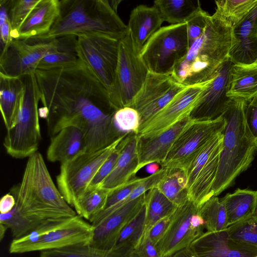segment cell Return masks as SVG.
I'll use <instances>...</instances> for the list:
<instances>
[{"mask_svg":"<svg viewBox=\"0 0 257 257\" xmlns=\"http://www.w3.org/2000/svg\"><path fill=\"white\" fill-rule=\"evenodd\" d=\"M42 110L52 137L61 129L77 127L82 133L84 151L95 152L126 133L113 120L115 110L106 88L80 60L74 65L35 73Z\"/></svg>","mask_w":257,"mask_h":257,"instance_id":"cell-1","label":"cell"},{"mask_svg":"<svg viewBox=\"0 0 257 257\" xmlns=\"http://www.w3.org/2000/svg\"><path fill=\"white\" fill-rule=\"evenodd\" d=\"M10 193L19 211L31 219L71 218L77 215L55 186L41 154L28 157L20 183Z\"/></svg>","mask_w":257,"mask_h":257,"instance_id":"cell-2","label":"cell"},{"mask_svg":"<svg viewBox=\"0 0 257 257\" xmlns=\"http://www.w3.org/2000/svg\"><path fill=\"white\" fill-rule=\"evenodd\" d=\"M246 103L243 99L232 98L222 115L226 124L213 187L214 196L229 187L237 176L248 168L257 151V141L246 121Z\"/></svg>","mask_w":257,"mask_h":257,"instance_id":"cell-3","label":"cell"},{"mask_svg":"<svg viewBox=\"0 0 257 257\" xmlns=\"http://www.w3.org/2000/svg\"><path fill=\"white\" fill-rule=\"evenodd\" d=\"M232 29L213 14L202 34L190 46L172 76L178 82L191 86L213 79L228 58Z\"/></svg>","mask_w":257,"mask_h":257,"instance_id":"cell-4","label":"cell"},{"mask_svg":"<svg viewBox=\"0 0 257 257\" xmlns=\"http://www.w3.org/2000/svg\"><path fill=\"white\" fill-rule=\"evenodd\" d=\"M87 33H101L120 40L127 35L128 28L108 0H61L59 16L50 31L35 39Z\"/></svg>","mask_w":257,"mask_h":257,"instance_id":"cell-5","label":"cell"},{"mask_svg":"<svg viewBox=\"0 0 257 257\" xmlns=\"http://www.w3.org/2000/svg\"><path fill=\"white\" fill-rule=\"evenodd\" d=\"M23 90L13 126L7 130L4 146L16 159L29 157L38 152L41 139L38 104L41 94L35 74L21 77Z\"/></svg>","mask_w":257,"mask_h":257,"instance_id":"cell-6","label":"cell"},{"mask_svg":"<svg viewBox=\"0 0 257 257\" xmlns=\"http://www.w3.org/2000/svg\"><path fill=\"white\" fill-rule=\"evenodd\" d=\"M186 23L162 27L147 41L140 56L149 72L172 75L189 50Z\"/></svg>","mask_w":257,"mask_h":257,"instance_id":"cell-7","label":"cell"},{"mask_svg":"<svg viewBox=\"0 0 257 257\" xmlns=\"http://www.w3.org/2000/svg\"><path fill=\"white\" fill-rule=\"evenodd\" d=\"M128 133L104 148L92 152L83 151L61 163L58 188L71 207L74 208L99 168Z\"/></svg>","mask_w":257,"mask_h":257,"instance_id":"cell-8","label":"cell"},{"mask_svg":"<svg viewBox=\"0 0 257 257\" xmlns=\"http://www.w3.org/2000/svg\"><path fill=\"white\" fill-rule=\"evenodd\" d=\"M119 45V40L101 33L77 36L76 51L79 59L106 88L109 98L115 83Z\"/></svg>","mask_w":257,"mask_h":257,"instance_id":"cell-9","label":"cell"},{"mask_svg":"<svg viewBox=\"0 0 257 257\" xmlns=\"http://www.w3.org/2000/svg\"><path fill=\"white\" fill-rule=\"evenodd\" d=\"M149 72L140 54L135 49L128 31L127 35L119 40L115 83L110 98L114 110L130 105Z\"/></svg>","mask_w":257,"mask_h":257,"instance_id":"cell-10","label":"cell"},{"mask_svg":"<svg viewBox=\"0 0 257 257\" xmlns=\"http://www.w3.org/2000/svg\"><path fill=\"white\" fill-rule=\"evenodd\" d=\"M223 142V132L214 136L205 144L184 171L189 199L199 209L214 196L213 187L217 175Z\"/></svg>","mask_w":257,"mask_h":257,"instance_id":"cell-11","label":"cell"},{"mask_svg":"<svg viewBox=\"0 0 257 257\" xmlns=\"http://www.w3.org/2000/svg\"><path fill=\"white\" fill-rule=\"evenodd\" d=\"M226 121L222 115L208 121H192L172 146L162 168L185 171L205 144L214 136L223 132Z\"/></svg>","mask_w":257,"mask_h":257,"instance_id":"cell-12","label":"cell"},{"mask_svg":"<svg viewBox=\"0 0 257 257\" xmlns=\"http://www.w3.org/2000/svg\"><path fill=\"white\" fill-rule=\"evenodd\" d=\"M58 49L57 38H13L1 51L0 74L14 77L35 74L40 60Z\"/></svg>","mask_w":257,"mask_h":257,"instance_id":"cell-13","label":"cell"},{"mask_svg":"<svg viewBox=\"0 0 257 257\" xmlns=\"http://www.w3.org/2000/svg\"><path fill=\"white\" fill-rule=\"evenodd\" d=\"M187 86L177 82L171 75L149 72L142 88L129 106L139 112L140 126L160 111Z\"/></svg>","mask_w":257,"mask_h":257,"instance_id":"cell-14","label":"cell"},{"mask_svg":"<svg viewBox=\"0 0 257 257\" xmlns=\"http://www.w3.org/2000/svg\"><path fill=\"white\" fill-rule=\"evenodd\" d=\"M214 78L204 83L188 86L160 111L141 125L137 135L151 137L159 135L189 116L200 94Z\"/></svg>","mask_w":257,"mask_h":257,"instance_id":"cell-15","label":"cell"},{"mask_svg":"<svg viewBox=\"0 0 257 257\" xmlns=\"http://www.w3.org/2000/svg\"><path fill=\"white\" fill-rule=\"evenodd\" d=\"M234 64L228 58L218 69L212 81L203 91L189 117L193 121H208L221 116L232 98L227 96Z\"/></svg>","mask_w":257,"mask_h":257,"instance_id":"cell-16","label":"cell"},{"mask_svg":"<svg viewBox=\"0 0 257 257\" xmlns=\"http://www.w3.org/2000/svg\"><path fill=\"white\" fill-rule=\"evenodd\" d=\"M199 209L190 199L177 207L166 232L155 245L160 257H169L186 248L204 233L190 224L191 216Z\"/></svg>","mask_w":257,"mask_h":257,"instance_id":"cell-17","label":"cell"},{"mask_svg":"<svg viewBox=\"0 0 257 257\" xmlns=\"http://www.w3.org/2000/svg\"><path fill=\"white\" fill-rule=\"evenodd\" d=\"M186 249L192 257H257V247L233 240L227 228L207 231Z\"/></svg>","mask_w":257,"mask_h":257,"instance_id":"cell-18","label":"cell"},{"mask_svg":"<svg viewBox=\"0 0 257 257\" xmlns=\"http://www.w3.org/2000/svg\"><path fill=\"white\" fill-rule=\"evenodd\" d=\"M93 226L77 215L63 225L53 229L26 247L22 253L57 249L91 242Z\"/></svg>","mask_w":257,"mask_h":257,"instance_id":"cell-19","label":"cell"},{"mask_svg":"<svg viewBox=\"0 0 257 257\" xmlns=\"http://www.w3.org/2000/svg\"><path fill=\"white\" fill-rule=\"evenodd\" d=\"M146 193L115 210L93 226L90 245L98 249L111 250L121 230L145 204Z\"/></svg>","mask_w":257,"mask_h":257,"instance_id":"cell-20","label":"cell"},{"mask_svg":"<svg viewBox=\"0 0 257 257\" xmlns=\"http://www.w3.org/2000/svg\"><path fill=\"white\" fill-rule=\"evenodd\" d=\"M192 121L187 116L159 135L151 137L138 136L137 172L152 163L162 164L175 141Z\"/></svg>","mask_w":257,"mask_h":257,"instance_id":"cell-21","label":"cell"},{"mask_svg":"<svg viewBox=\"0 0 257 257\" xmlns=\"http://www.w3.org/2000/svg\"><path fill=\"white\" fill-rule=\"evenodd\" d=\"M228 58L234 65L247 66L257 60V5L232 29Z\"/></svg>","mask_w":257,"mask_h":257,"instance_id":"cell-22","label":"cell"},{"mask_svg":"<svg viewBox=\"0 0 257 257\" xmlns=\"http://www.w3.org/2000/svg\"><path fill=\"white\" fill-rule=\"evenodd\" d=\"M59 11V0H40L20 28L16 38L35 39L45 35L50 31Z\"/></svg>","mask_w":257,"mask_h":257,"instance_id":"cell-23","label":"cell"},{"mask_svg":"<svg viewBox=\"0 0 257 257\" xmlns=\"http://www.w3.org/2000/svg\"><path fill=\"white\" fill-rule=\"evenodd\" d=\"M137 142V134L130 133L115 165L99 187L110 191L135 177L139 165Z\"/></svg>","mask_w":257,"mask_h":257,"instance_id":"cell-24","label":"cell"},{"mask_svg":"<svg viewBox=\"0 0 257 257\" xmlns=\"http://www.w3.org/2000/svg\"><path fill=\"white\" fill-rule=\"evenodd\" d=\"M163 22L159 12L154 6L139 5L131 11L127 26L138 52L140 54L148 39L162 27Z\"/></svg>","mask_w":257,"mask_h":257,"instance_id":"cell-25","label":"cell"},{"mask_svg":"<svg viewBox=\"0 0 257 257\" xmlns=\"http://www.w3.org/2000/svg\"><path fill=\"white\" fill-rule=\"evenodd\" d=\"M84 151L82 133L77 127L68 126L61 129L51 139L47 151V159L50 162L67 161Z\"/></svg>","mask_w":257,"mask_h":257,"instance_id":"cell-26","label":"cell"},{"mask_svg":"<svg viewBox=\"0 0 257 257\" xmlns=\"http://www.w3.org/2000/svg\"><path fill=\"white\" fill-rule=\"evenodd\" d=\"M227 217L228 226L252 215L257 209V191L237 189L221 200Z\"/></svg>","mask_w":257,"mask_h":257,"instance_id":"cell-27","label":"cell"},{"mask_svg":"<svg viewBox=\"0 0 257 257\" xmlns=\"http://www.w3.org/2000/svg\"><path fill=\"white\" fill-rule=\"evenodd\" d=\"M0 107L7 130L14 125L23 90L22 77L0 74Z\"/></svg>","mask_w":257,"mask_h":257,"instance_id":"cell-28","label":"cell"},{"mask_svg":"<svg viewBox=\"0 0 257 257\" xmlns=\"http://www.w3.org/2000/svg\"><path fill=\"white\" fill-rule=\"evenodd\" d=\"M145 205V225L140 243L147 239L150 230L157 221L172 215L178 207L156 187L146 193Z\"/></svg>","mask_w":257,"mask_h":257,"instance_id":"cell-29","label":"cell"},{"mask_svg":"<svg viewBox=\"0 0 257 257\" xmlns=\"http://www.w3.org/2000/svg\"><path fill=\"white\" fill-rule=\"evenodd\" d=\"M145 203L139 213L123 228L111 250L116 253L132 255L140 243L145 225Z\"/></svg>","mask_w":257,"mask_h":257,"instance_id":"cell-30","label":"cell"},{"mask_svg":"<svg viewBox=\"0 0 257 257\" xmlns=\"http://www.w3.org/2000/svg\"><path fill=\"white\" fill-rule=\"evenodd\" d=\"M257 95V68L234 65L227 96L248 101Z\"/></svg>","mask_w":257,"mask_h":257,"instance_id":"cell-31","label":"cell"},{"mask_svg":"<svg viewBox=\"0 0 257 257\" xmlns=\"http://www.w3.org/2000/svg\"><path fill=\"white\" fill-rule=\"evenodd\" d=\"M154 6L170 25L186 23L201 8L200 1L195 0H156Z\"/></svg>","mask_w":257,"mask_h":257,"instance_id":"cell-32","label":"cell"},{"mask_svg":"<svg viewBox=\"0 0 257 257\" xmlns=\"http://www.w3.org/2000/svg\"><path fill=\"white\" fill-rule=\"evenodd\" d=\"M167 169L166 175L155 187L178 207L189 199L185 173L178 169Z\"/></svg>","mask_w":257,"mask_h":257,"instance_id":"cell-33","label":"cell"},{"mask_svg":"<svg viewBox=\"0 0 257 257\" xmlns=\"http://www.w3.org/2000/svg\"><path fill=\"white\" fill-rule=\"evenodd\" d=\"M215 3L216 7L213 15L233 29L257 5V0H219Z\"/></svg>","mask_w":257,"mask_h":257,"instance_id":"cell-34","label":"cell"},{"mask_svg":"<svg viewBox=\"0 0 257 257\" xmlns=\"http://www.w3.org/2000/svg\"><path fill=\"white\" fill-rule=\"evenodd\" d=\"M109 193L100 187H87L74 207L77 214L90 221L104 209Z\"/></svg>","mask_w":257,"mask_h":257,"instance_id":"cell-35","label":"cell"},{"mask_svg":"<svg viewBox=\"0 0 257 257\" xmlns=\"http://www.w3.org/2000/svg\"><path fill=\"white\" fill-rule=\"evenodd\" d=\"M199 213L208 231H219L228 227L225 207L217 196L212 197L204 203L199 208Z\"/></svg>","mask_w":257,"mask_h":257,"instance_id":"cell-36","label":"cell"},{"mask_svg":"<svg viewBox=\"0 0 257 257\" xmlns=\"http://www.w3.org/2000/svg\"><path fill=\"white\" fill-rule=\"evenodd\" d=\"M39 257H132L104 250L89 244H80L60 248L41 251Z\"/></svg>","mask_w":257,"mask_h":257,"instance_id":"cell-37","label":"cell"},{"mask_svg":"<svg viewBox=\"0 0 257 257\" xmlns=\"http://www.w3.org/2000/svg\"><path fill=\"white\" fill-rule=\"evenodd\" d=\"M43 221L36 220L22 214L16 205L9 212L0 214V223L11 230L14 239L27 235Z\"/></svg>","mask_w":257,"mask_h":257,"instance_id":"cell-38","label":"cell"},{"mask_svg":"<svg viewBox=\"0 0 257 257\" xmlns=\"http://www.w3.org/2000/svg\"><path fill=\"white\" fill-rule=\"evenodd\" d=\"M166 172L167 169L161 168L156 173L146 177L144 181L137 187L126 198L109 208L100 211L89 221L90 223L93 226L96 225L115 210L138 198L150 189L155 187L166 175Z\"/></svg>","mask_w":257,"mask_h":257,"instance_id":"cell-39","label":"cell"},{"mask_svg":"<svg viewBox=\"0 0 257 257\" xmlns=\"http://www.w3.org/2000/svg\"><path fill=\"white\" fill-rule=\"evenodd\" d=\"M227 229L229 236L233 240L257 247V209L250 216Z\"/></svg>","mask_w":257,"mask_h":257,"instance_id":"cell-40","label":"cell"},{"mask_svg":"<svg viewBox=\"0 0 257 257\" xmlns=\"http://www.w3.org/2000/svg\"><path fill=\"white\" fill-rule=\"evenodd\" d=\"M40 0H9L8 8L11 36L16 38L18 32Z\"/></svg>","mask_w":257,"mask_h":257,"instance_id":"cell-41","label":"cell"},{"mask_svg":"<svg viewBox=\"0 0 257 257\" xmlns=\"http://www.w3.org/2000/svg\"><path fill=\"white\" fill-rule=\"evenodd\" d=\"M79 60L76 52L58 47L57 51L47 54L40 60L37 69L66 67L75 64Z\"/></svg>","mask_w":257,"mask_h":257,"instance_id":"cell-42","label":"cell"},{"mask_svg":"<svg viewBox=\"0 0 257 257\" xmlns=\"http://www.w3.org/2000/svg\"><path fill=\"white\" fill-rule=\"evenodd\" d=\"M113 120L117 128L123 133L138 134L141 120L139 112L130 106H125L114 112Z\"/></svg>","mask_w":257,"mask_h":257,"instance_id":"cell-43","label":"cell"},{"mask_svg":"<svg viewBox=\"0 0 257 257\" xmlns=\"http://www.w3.org/2000/svg\"><path fill=\"white\" fill-rule=\"evenodd\" d=\"M210 17L211 15L201 8L186 22L189 47L202 34Z\"/></svg>","mask_w":257,"mask_h":257,"instance_id":"cell-44","label":"cell"},{"mask_svg":"<svg viewBox=\"0 0 257 257\" xmlns=\"http://www.w3.org/2000/svg\"><path fill=\"white\" fill-rule=\"evenodd\" d=\"M130 133H128V134ZM120 142L118 146L104 162L93 177L87 187L98 188L105 178L109 174L115 165L120 154L125 145L126 137Z\"/></svg>","mask_w":257,"mask_h":257,"instance_id":"cell-45","label":"cell"},{"mask_svg":"<svg viewBox=\"0 0 257 257\" xmlns=\"http://www.w3.org/2000/svg\"><path fill=\"white\" fill-rule=\"evenodd\" d=\"M145 178H133L125 184L109 191L104 209L105 210L126 198L145 180Z\"/></svg>","mask_w":257,"mask_h":257,"instance_id":"cell-46","label":"cell"},{"mask_svg":"<svg viewBox=\"0 0 257 257\" xmlns=\"http://www.w3.org/2000/svg\"><path fill=\"white\" fill-rule=\"evenodd\" d=\"M245 111L246 123L257 141V95L246 101Z\"/></svg>","mask_w":257,"mask_h":257,"instance_id":"cell-47","label":"cell"},{"mask_svg":"<svg viewBox=\"0 0 257 257\" xmlns=\"http://www.w3.org/2000/svg\"><path fill=\"white\" fill-rule=\"evenodd\" d=\"M172 215L162 218L157 221L150 230L147 238L155 245L162 238L171 220Z\"/></svg>","mask_w":257,"mask_h":257,"instance_id":"cell-48","label":"cell"},{"mask_svg":"<svg viewBox=\"0 0 257 257\" xmlns=\"http://www.w3.org/2000/svg\"><path fill=\"white\" fill-rule=\"evenodd\" d=\"M133 257H160L155 245L147 238L133 251Z\"/></svg>","mask_w":257,"mask_h":257,"instance_id":"cell-49","label":"cell"},{"mask_svg":"<svg viewBox=\"0 0 257 257\" xmlns=\"http://www.w3.org/2000/svg\"><path fill=\"white\" fill-rule=\"evenodd\" d=\"M1 51H2L12 40L10 20L0 25Z\"/></svg>","mask_w":257,"mask_h":257,"instance_id":"cell-50","label":"cell"},{"mask_svg":"<svg viewBox=\"0 0 257 257\" xmlns=\"http://www.w3.org/2000/svg\"><path fill=\"white\" fill-rule=\"evenodd\" d=\"M16 203L15 197L10 192L4 195L0 201L1 213H7L11 211Z\"/></svg>","mask_w":257,"mask_h":257,"instance_id":"cell-51","label":"cell"},{"mask_svg":"<svg viewBox=\"0 0 257 257\" xmlns=\"http://www.w3.org/2000/svg\"><path fill=\"white\" fill-rule=\"evenodd\" d=\"M147 171L150 174H154L160 170L158 163H152L147 165Z\"/></svg>","mask_w":257,"mask_h":257,"instance_id":"cell-52","label":"cell"},{"mask_svg":"<svg viewBox=\"0 0 257 257\" xmlns=\"http://www.w3.org/2000/svg\"><path fill=\"white\" fill-rule=\"evenodd\" d=\"M169 257H192L187 252L186 248L181 249L175 252Z\"/></svg>","mask_w":257,"mask_h":257,"instance_id":"cell-53","label":"cell"},{"mask_svg":"<svg viewBox=\"0 0 257 257\" xmlns=\"http://www.w3.org/2000/svg\"><path fill=\"white\" fill-rule=\"evenodd\" d=\"M121 0H113L109 1V4L112 9L116 13H117V8L119 4L121 2Z\"/></svg>","mask_w":257,"mask_h":257,"instance_id":"cell-54","label":"cell"},{"mask_svg":"<svg viewBox=\"0 0 257 257\" xmlns=\"http://www.w3.org/2000/svg\"><path fill=\"white\" fill-rule=\"evenodd\" d=\"M7 227L4 224L0 223V239L2 240L4 237Z\"/></svg>","mask_w":257,"mask_h":257,"instance_id":"cell-55","label":"cell"},{"mask_svg":"<svg viewBox=\"0 0 257 257\" xmlns=\"http://www.w3.org/2000/svg\"><path fill=\"white\" fill-rule=\"evenodd\" d=\"M245 66L257 68V60L252 64H250L249 65Z\"/></svg>","mask_w":257,"mask_h":257,"instance_id":"cell-56","label":"cell"}]
</instances>
